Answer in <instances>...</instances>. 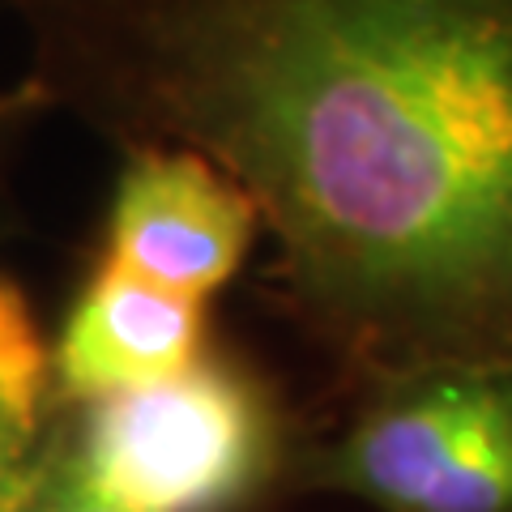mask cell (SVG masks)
I'll list each match as a JSON object with an SVG mask.
<instances>
[{
  "mask_svg": "<svg viewBox=\"0 0 512 512\" xmlns=\"http://www.w3.org/2000/svg\"><path fill=\"white\" fill-rule=\"evenodd\" d=\"M43 436L35 431H26L22 423H13L5 410H0V512L9 508V500L18 495L22 478L30 470V457H35Z\"/></svg>",
  "mask_w": 512,
  "mask_h": 512,
  "instance_id": "obj_8",
  "label": "cell"
},
{
  "mask_svg": "<svg viewBox=\"0 0 512 512\" xmlns=\"http://www.w3.org/2000/svg\"><path fill=\"white\" fill-rule=\"evenodd\" d=\"M47 86L248 192L350 380L512 363V0H39Z\"/></svg>",
  "mask_w": 512,
  "mask_h": 512,
  "instance_id": "obj_1",
  "label": "cell"
},
{
  "mask_svg": "<svg viewBox=\"0 0 512 512\" xmlns=\"http://www.w3.org/2000/svg\"><path fill=\"white\" fill-rule=\"evenodd\" d=\"M47 436L124 512H252L286 491L299 440L278 393L222 350L94 406H56Z\"/></svg>",
  "mask_w": 512,
  "mask_h": 512,
  "instance_id": "obj_2",
  "label": "cell"
},
{
  "mask_svg": "<svg viewBox=\"0 0 512 512\" xmlns=\"http://www.w3.org/2000/svg\"><path fill=\"white\" fill-rule=\"evenodd\" d=\"M286 491L372 512H512V363L355 380L338 427L299 440Z\"/></svg>",
  "mask_w": 512,
  "mask_h": 512,
  "instance_id": "obj_3",
  "label": "cell"
},
{
  "mask_svg": "<svg viewBox=\"0 0 512 512\" xmlns=\"http://www.w3.org/2000/svg\"><path fill=\"white\" fill-rule=\"evenodd\" d=\"M210 350V312L201 299L99 261L77 286L52 338L56 406H94L188 372Z\"/></svg>",
  "mask_w": 512,
  "mask_h": 512,
  "instance_id": "obj_5",
  "label": "cell"
},
{
  "mask_svg": "<svg viewBox=\"0 0 512 512\" xmlns=\"http://www.w3.org/2000/svg\"><path fill=\"white\" fill-rule=\"evenodd\" d=\"M107 210V261L188 299H210L244 269L261 218L210 158L180 146H124Z\"/></svg>",
  "mask_w": 512,
  "mask_h": 512,
  "instance_id": "obj_4",
  "label": "cell"
},
{
  "mask_svg": "<svg viewBox=\"0 0 512 512\" xmlns=\"http://www.w3.org/2000/svg\"><path fill=\"white\" fill-rule=\"evenodd\" d=\"M5 512H124V508L103 500V495L69 466V457L56 448V440L43 431L35 457H30V470Z\"/></svg>",
  "mask_w": 512,
  "mask_h": 512,
  "instance_id": "obj_7",
  "label": "cell"
},
{
  "mask_svg": "<svg viewBox=\"0 0 512 512\" xmlns=\"http://www.w3.org/2000/svg\"><path fill=\"white\" fill-rule=\"evenodd\" d=\"M0 410L35 436H43L56 414L52 338L9 278H0Z\"/></svg>",
  "mask_w": 512,
  "mask_h": 512,
  "instance_id": "obj_6",
  "label": "cell"
}]
</instances>
